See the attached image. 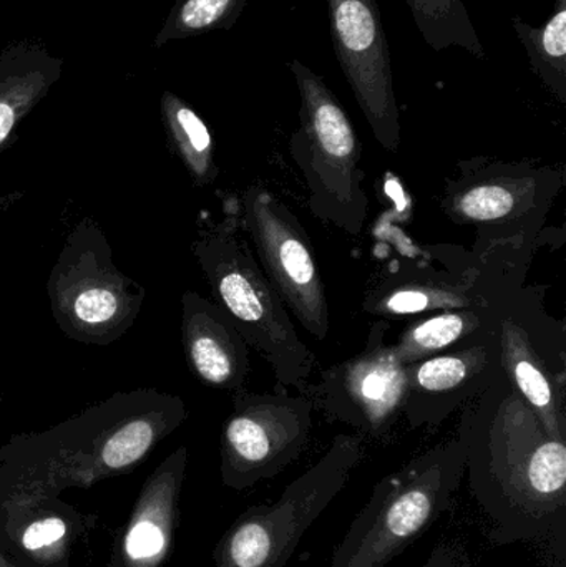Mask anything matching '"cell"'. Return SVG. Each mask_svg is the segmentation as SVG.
<instances>
[{
  "instance_id": "cell-11",
  "label": "cell",
  "mask_w": 566,
  "mask_h": 567,
  "mask_svg": "<svg viewBox=\"0 0 566 567\" xmlns=\"http://www.w3.org/2000/svg\"><path fill=\"white\" fill-rule=\"evenodd\" d=\"M37 476L0 462V551L17 567H72L96 519Z\"/></svg>"
},
{
  "instance_id": "cell-22",
  "label": "cell",
  "mask_w": 566,
  "mask_h": 567,
  "mask_svg": "<svg viewBox=\"0 0 566 567\" xmlns=\"http://www.w3.org/2000/svg\"><path fill=\"white\" fill-rule=\"evenodd\" d=\"M512 25L535 75L566 105V0H555L554 13L544 25L532 27L521 17Z\"/></svg>"
},
{
  "instance_id": "cell-4",
  "label": "cell",
  "mask_w": 566,
  "mask_h": 567,
  "mask_svg": "<svg viewBox=\"0 0 566 567\" xmlns=\"http://www.w3.org/2000/svg\"><path fill=\"white\" fill-rule=\"evenodd\" d=\"M192 252L212 287L213 302L231 317L249 349L269 363L278 386L308 393L318 360L241 238L239 215L199 233Z\"/></svg>"
},
{
  "instance_id": "cell-9",
  "label": "cell",
  "mask_w": 566,
  "mask_h": 567,
  "mask_svg": "<svg viewBox=\"0 0 566 567\" xmlns=\"http://www.w3.org/2000/svg\"><path fill=\"white\" fill-rule=\"evenodd\" d=\"M233 393V412L222 432L223 485L235 492L275 478L305 452L316 406L308 393Z\"/></svg>"
},
{
  "instance_id": "cell-16",
  "label": "cell",
  "mask_w": 566,
  "mask_h": 567,
  "mask_svg": "<svg viewBox=\"0 0 566 567\" xmlns=\"http://www.w3.org/2000/svg\"><path fill=\"white\" fill-rule=\"evenodd\" d=\"M182 343L199 382L231 393L245 389L251 373L248 342L218 303L195 290L182 297Z\"/></svg>"
},
{
  "instance_id": "cell-2",
  "label": "cell",
  "mask_w": 566,
  "mask_h": 567,
  "mask_svg": "<svg viewBox=\"0 0 566 567\" xmlns=\"http://www.w3.org/2000/svg\"><path fill=\"white\" fill-rule=\"evenodd\" d=\"M188 419L179 396L156 389L113 393L39 433L13 435L0 462L13 463L56 492L90 489L128 475Z\"/></svg>"
},
{
  "instance_id": "cell-21",
  "label": "cell",
  "mask_w": 566,
  "mask_h": 567,
  "mask_svg": "<svg viewBox=\"0 0 566 567\" xmlns=\"http://www.w3.org/2000/svg\"><path fill=\"white\" fill-rule=\"evenodd\" d=\"M159 106L169 146L185 166L193 185L198 188L213 185L219 168L215 159V142L205 120L169 90L163 92Z\"/></svg>"
},
{
  "instance_id": "cell-5",
  "label": "cell",
  "mask_w": 566,
  "mask_h": 567,
  "mask_svg": "<svg viewBox=\"0 0 566 567\" xmlns=\"http://www.w3.org/2000/svg\"><path fill=\"white\" fill-rule=\"evenodd\" d=\"M298 85L301 125L289 140V153L305 175L309 206L322 221L356 236L369 212L361 143L351 118L321 75L299 60L289 62Z\"/></svg>"
},
{
  "instance_id": "cell-24",
  "label": "cell",
  "mask_w": 566,
  "mask_h": 567,
  "mask_svg": "<svg viewBox=\"0 0 566 567\" xmlns=\"http://www.w3.org/2000/svg\"><path fill=\"white\" fill-rule=\"evenodd\" d=\"M249 0H178L169 10L153 45L162 49L173 40L192 39L215 30H228Z\"/></svg>"
},
{
  "instance_id": "cell-26",
  "label": "cell",
  "mask_w": 566,
  "mask_h": 567,
  "mask_svg": "<svg viewBox=\"0 0 566 567\" xmlns=\"http://www.w3.org/2000/svg\"><path fill=\"white\" fill-rule=\"evenodd\" d=\"M0 567H17V566L13 565V563L10 561V559L7 558V556L3 555L2 551H0Z\"/></svg>"
},
{
  "instance_id": "cell-10",
  "label": "cell",
  "mask_w": 566,
  "mask_h": 567,
  "mask_svg": "<svg viewBox=\"0 0 566 567\" xmlns=\"http://www.w3.org/2000/svg\"><path fill=\"white\" fill-rule=\"evenodd\" d=\"M241 228L286 309L318 340L331 329L328 293L308 233L295 213L261 185L243 192Z\"/></svg>"
},
{
  "instance_id": "cell-25",
  "label": "cell",
  "mask_w": 566,
  "mask_h": 567,
  "mask_svg": "<svg viewBox=\"0 0 566 567\" xmlns=\"http://www.w3.org/2000/svg\"><path fill=\"white\" fill-rule=\"evenodd\" d=\"M424 567H471V563L461 543L441 542L429 556Z\"/></svg>"
},
{
  "instance_id": "cell-15",
  "label": "cell",
  "mask_w": 566,
  "mask_h": 567,
  "mask_svg": "<svg viewBox=\"0 0 566 567\" xmlns=\"http://www.w3.org/2000/svg\"><path fill=\"white\" fill-rule=\"evenodd\" d=\"M186 466L188 449L178 446L153 470L116 535L106 567L165 566L175 545Z\"/></svg>"
},
{
  "instance_id": "cell-23",
  "label": "cell",
  "mask_w": 566,
  "mask_h": 567,
  "mask_svg": "<svg viewBox=\"0 0 566 567\" xmlns=\"http://www.w3.org/2000/svg\"><path fill=\"white\" fill-rule=\"evenodd\" d=\"M422 39L435 52L461 47L477 59H485L474 22L464 0H408Z\"/></svg>"
},
{
  "instance_id": "cell-17",
  "label": "cell",
  "mask_w": 566,
  "mask_h": 567,
  "mask_svg": "<svg viewBox=\"0 0 566 567\" xmlns=\"http://www.w3.org/2000/svg\"><path fill=\"white\" fill-rule=\"evenodd\" d=\"M511 300L498 319L502 373L534 410L547 435L566 443L565 372H557L538 350L531 330L508 309Z\"/></svg>"
},
{
  "instance_id": "cell-14",
  "label": "cell",
  "mask_w": 566,
  "mask_h": 567,
  "mask_svg": "<svg viewBox=\"0 0 566 567\" xmlns=\"http://www.w3.org/2000/svg\"><path fill=\"white\" fill-rule=\"evenodd\" d=\"M498 323L494 329L408 365L409 393L402 416L411 429L438 426L501 375Z\"/></svg>"
},
{
  "instance_id": "cell-13",
  "label": "cell",
  "mask_w": 566,
  "mask_h": 567,
  "mask_svg": "<svg viewBox=\"0 0 566 567\" xmlns=\"http://www.w3.org/2000/svg\"><path fill=\"white\" fill-rule=\"evenodd\" d=\"M329 27L339 65L379 145H401L391 52L375 0H328Z\"/></svg>"
},
{
  "instance_id": "cell-12",
  "label": "cell",
  "mask_w": 566,
  "mask_h": 567,
  "mask_svg": "<svg viewBox=\"0 0 566 567\" xmlns=\"http://www.w3.org/2000/svg\"><path fill=\"white\" fill-rule=\"evenodd\" d=\"M389 329V323H372L364 350L325 370L308 392L316 410L329 420L372 439L391 433L409 393L408 365L385 342Z\"/></svg>"
},
{
  "instance_id": "cell-7",
  "label": "cell",
  "mask_w": 566,
  "mask_h": 567,
  "mask_svg": "<svg viewBox=\"0 0 566 567\" xmlns=\"http://www.w3.org/2000/svg\"><path fill=\"white\" fill-rule=\"evenodd\" d=\"M364 455V436L341 435L275 505L249 506L223 535L215 567H285L312 523L346 488Z\"/></svg>"
},
{
  "instance_id": "cell-19",
  "label": "cell",
  "mask_w": 566,
  "mask_h": 567,
  "mask_svg": "<svg viewBox=\"0 0 566 567\" xmlns=\"http://www.w3.org/2000/svg\"><path fill=\"white\" fill-rule=\"evenodd\" d=\"M62 69V59L29 40L0 52V153L12 145L20 123L49 95Z\"/></svg>"
},
{
  "instance_id": "cell-1",
  "label": "cell",
  "mask_w": 566,
  "mask_h": 567,
  "mask_svg": "<svg viewBox=\"0 0 566 567\" xmlns=\"http://www.w3.org/2000/svg\"><path fill=\"white\" fill-rule=\"evenodd\" d=\"M465 472L494 522L495 545L557 535L564 542L566 443L547 435L504 373L471 410Z\"/></svg>"
},
{
  "instance_id": "cell-18",
  "label": "cell",
  "mask_w": 566,
  "mask_h": 567,
  "mask_svg": "<svg viewBox=\"0 0 566 567\" xmlns=\"http://www.w3.org/2000/svg\"><path fill=\"white\" fill-rule=\"evenodd\" d=\"M511 297L481 282V276L452 281L439 276L395 275L366 297L364 310L378 316H408L434 310L494 309Z\"/></svg>"
},
{
  "instance_id": "cell-8",
  "label": "cell",
  "mask_w": 566,
  "mask_h": 567,
  "mask_svg": "<svg viewBox=\"0 0 566 567\" xmlns=\"http://www.w3.org/2000/svg\"><path fill=\"white\" fill-rule=\"evenodd\" d=\"M449 179L442 209L455 225L474 226L487 245L527 246L564 186L560 172L531 163L472 159Z\"/></svg>"
},
{
  "instance_id": "cell-20",
  "label": "cell",
  "mask_w": 566,
  "mask_h": 567,
  "mask_svg": "<svg viewBox=\"0 0 566 567\" xmlns=\"http://www.w3.org/2000/svg\"><path fill=\"white\" fill-rule=\"evenodd\" d=\"M502 306L494 309L444 310L429 319L418 320L399 336L395 353L404 365L422 362L452 349L455 343L467 342L497 327Z\"/></svg>"
},
{
  "instance_id": "cell-6",
  "label": "cell",
  "mask_w": 566,
  "mask_h": 567,
  "mask_svg": "<svg viewBox=\"0 0 566 567\" xmlns=\"http://www.w3.org/2000/svg\"><path fill=\"white\" fill-rule=\"evenodd\" d=\"M56 327L86 346L122 339L138 319L146 290L113 261L112 246L93 218L69 233L47 281Z\"/></svg>"
},
{
  "instance_id": "cell-27",
  "label": "cell",
  "mask_w": 566,
  "mask_h": 567,
  "mask_svg": "<svg viewBox=\"0 0 566 567\" xmlns=\"http://www.w3.org/2000/svg\"><path fill=\"white\" fill-rule=\"evenodd\" d=\"M2 405H3V396L0 395V409H2Z\"/></svg>"
},
{
  "instance_id": "cell-3",
  "label": "cell",
  "mask_w": 566,
  "mask_h": 567,
  "mask_svg": "<svg viewBox=\"0 0 566 567\" xmlns=\"http://www.w3.org/2000/svg\"><path fill=\"white\" fill-rule=\"evenodd\" d=\"M471 410L457 436L409 462L374 486L328 567H385L454 505L467 463Z\"/></svg>"
}]
</instances>
